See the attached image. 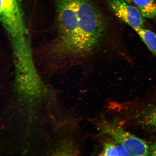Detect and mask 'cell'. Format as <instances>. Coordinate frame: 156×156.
Returning a JSON list of instances; mask_svg holds the SVG:
<instances>
[{"label":"cell","mask_w":156,"mask_h":156,"mask_svg":"<svg viewBox=\"0 0 156 156\" xmlns=\"http://www.w3.org/2000/svg\"><path fill=\"white\" fill-rule=\"evenodd\" d=\"M133 2L144 17L156 19V2L155 0H133Z\"/></svg>","instance_id":"obj_5"},{"label":"cell","mask_w":156,"mask_h":156,"mask_svg":"<svg viewBox=\"0 0 156 156\" xmlns=\"http://www.w3.org/2000/svg\"><path fill=\"white\" fill-rule=\"evenodd\" d=\"M104 130L105 133L123 146L129 155L146 156L149 154V147L145 141L119 127L107 124Z\"/></svg>","instance_id":"obj_2"},{"label":"cell","mask_w":156,"mask_h":156,"mask_svg":"<svg viewBox=\"0 0 156 156\" xmlns=\"http://www.w3.org/2000/svg\"><path fill=\"white\" fill-rule=\"evenodd\" d=\"M102 155H129L127 151L122 145L115 141L107 142L105 144Z\"/></svg>","instance_id":"obj_7"},{"label":"cell","mask_w":156,"mask_h":156,"mask_svg":"<svg viewBox=\"0 0 156 156\" xmlns=\"http://www.w3.org/2000/svg\"><path fill=\"white\" fill-rule=\"evenodd\" d=\"M109 6L116 17L135 30L143 28L145 20L136 6L123 0H107Z\"/></svg>","instance_id":"obj_3"},{"label":"cell","mask_w":156,"mask_h":156,"mask_svg":"<svg viewBox=\"0 0 156 156\" xmlns=\"http://www.w3.org/2000/svg\"><path fill=\"white\" fill-rule=\"evenodd\" d=\"M1 19L5 28H14L24 22L19 0H1Z\"/></svg>","instance_id":"obj_4"},{"label":"cell","mask_w":156,"mask_h":156,"mask_svg":"<svg viewBox=\"0 0 156 156\" xmlns=\"http://www.w3.org/2000/svg\"><path fill=\"white\" fill-rule=\"evenodd\" d=\"M123 1L129 4L132 3L133 2V0H123Z\"/></svg>","instance_id":"obj_10"},{"label":"cell","mask_w":156,"mask_h":156,"mask_svg":"<svg viewBox=\"0 0 156 156\" xmlns=\"http://www.w3.org/2000/svg\"><path fill=\"white\" fill-rule=\"evenodd\" d=\"M134 30L156 58V34L151 30L144 28L136 29Z\"/></svg>","instance_id":"obj_6"},{"label":"cell","mask_w":156,"mask_h":156,"mask_svg":"<svg viewBox=\"0 0 156 156\" xmlns=\"http://www.w3.org/2000/svg\"><path fill=\"white\" fill-rule=\"evenodd\" d=\"M143 121L146 126L156 132V107L145 113Z\"/></svg>","instance_id":"obj_8"},{"label":"cell","mask_w":156,"mask_h":156,"mask_svg":"<svg viewBox=\"0 0 156 156\" xmlns=\"http://www.w3.org/2000/svg\"><path fill=\"white\" fill-rule=\"evenodd\" d=\"M149 154L151 155H156V143L153 144L149 148Z\"/></svg>","instance_id":"obj_9"},{"label":"cell","mask_w":156,"mask_h":156,"mask_svg":"<svg viewBox=\"0 0 156 156\" xmlns=\"http://www.w3.org/2000/svg\"><path fill=\"white\" fill-rule=\"evenodd\" d=\"M78 18L75 32L58 45V56L70 65L74 58L92 51L98 46L106 30L104 17L91 0H75Z\"/></svg>","instance_id":"obj_1"}]
</instances>
